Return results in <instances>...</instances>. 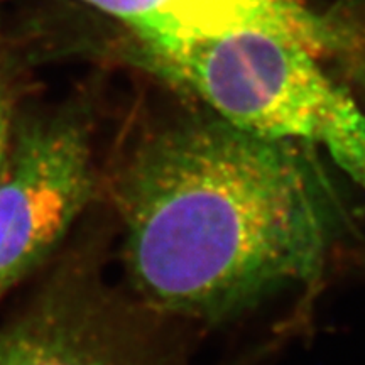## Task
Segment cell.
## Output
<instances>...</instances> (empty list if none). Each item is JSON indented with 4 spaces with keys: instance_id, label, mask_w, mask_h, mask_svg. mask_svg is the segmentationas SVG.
Returning a JSON list of instances; mask_svg holds the SVG:
<instances>
[{
    "instance_id": "cell-1",
    "label": "cell",
    "mask_w": 365,
    "mask_h": 365,
    "mask_svg": "<svg viewBox=\"0 0 365 365\" xmlns=\"http://www.w3.org/2000/svg\"><path fill=\"white\" fill-rule=\"evenodd\" d=\"M112 188L139 303L196 322L313 282L344 222L318 150L217 115L140 135Z\"/></svg>"
},
{
    "instance_id": "cell-2",
    "label": "cell",
    "mask_w": 365,
    "mask_h": 365,
    "mask_svg": "<svg viewBox=\"0 0 365 365\" xmlns=\"http://www.w3.org/2000/svg\"><path fill=\"white\" fill-rule=\"evenodd\" d=\"M153 66L217 117L255 134L323 150L365 191V112L307 46L239 31L148 53Z\"/></svg>"
},
{
    "instance_id": "cell-3",
    "label": "cell",
    "mask_w": 365,
    "mask_h": 365,
    "mask_svg": "<svg viewBox=\"0 0 365 365\" xmlns=\"http://www.w3.org/2000/svg\"><path fill=\"white\" fill-rule=\"evenodd\" d=\"M95 164L73 117L22 125L0 164V298L53 252L88 203Z\"/></svg>"
},
{
    "instance_id": "cell-4",
    "label": "cell",
    "mask_w": 365,
    "mask_h": 365,
    "mask_svg": "<svg viewBox=\"0 0 365 365\" xmlns=\"http://www.w3.org/2000/svg\"><path fill=\"white\" fill-rule=\"evenodd\" d=\"M0 365H176L145 318L95 276H68L0 331Z\"/></svg>"
},
{
    "instance_id": "cell-5",
    "label": "cell",
    "mask_w": 365,
    "mask_h": 365,
    "mask_svg": "<svg viewBox=\"0 0 365 365\" xmlns=\"http://www.w3.org/2000/svg\"><path fill=\"white\" fill-rule=\"evenodd\" d=\"M122 21L144 41L145 53L186 41L239 31H264L307 46L309 51L340 54L357 49L354 31L313 11L303 0H85Z\"/></svg>"
},
{
    "instance_id": "cell-6",
    "label": "cell",
    "mask_w": 365,
    "mask_h": 365,
    "mask_svg": "<svg viewBox=\"0 0 365 365\" xmlns=\"http://www.w3.org/2000/svg\"><path fill=\"white\" fill-rule=\"evenodd\" d=\"M12 127H11V112H9V105L6 97L0 91V164L6 158L9 143H11Z\"/></svg>"
},
{
    "instance_id": "cell-7",
    "label": "cell",
    "mask_w": 365,
    "mask_h": 365,
    "mask_svg": "<svg viewBox=\"0 0 365 365\" xmlns=\"http://www.w3.org/2000/svg\"><path fill=\"white\" fill-rule=\"evenodd\" d=\"M352 73H354L355 80H357L359 83L362 85L364 88H365V53H364V54H360L357 61H355Z\"/></svg>"
}]
</instances>
